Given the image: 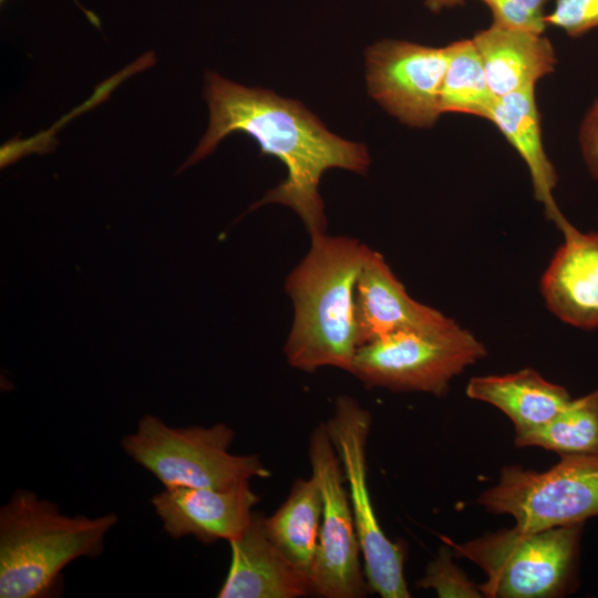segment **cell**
I'll use <instances>...</instances> for the list:
<instances>
[{
  "label": "cell",
  "mask_w": 598,
  "mask_h": 598,
  "mask_svg": "<svg viewBox=\"0 0 598 598\" xmlns=\"http://www.w3.org/2000/svg\"><path fill=\"white\" fill-rule=\"evenodd\" d=\"M204 97L208 127L179 172L208 156L227 135L243 132L258 143L261 154L277 157L287 168V177L250 209L281 204L300 217L310 237L324 234L320 178L329 168L365 174L371 162L367 147L331 133L299 101L244 86L214 72L205 76Z\"/></svg>",
  "instance_id": "6da1fadb"
},
{
  "label": "cell",
  "mask_w": 598,
  "mask_h": 598,
  "mask_svg": "<svg viewBox=\"0 0 598 598\" xmlns=\"http://www.w3.org/2000/svg\"><path fill=\"white\" fill-rule=\"evenodd\" d=\"M370 249L346 236H311L308 254L286 280L295 311L283 349L291 367L305 372L334 367L352 373L359 348L354 291Z\"/></svg>",
  "instance_id": "7a4b0ae2"
},
{
  "label": "cell",
  "mask_w": 598,
  "mask_h": 598,
  "mask_svg": "<svg viewBox=\"0 0 598 598\" xmlns=\"http://www.w3.org/2000/svg\"><path fill=\"white\" fill-rule=\"evenodd\" d=\"M117 520L114 513L69 516L32 491L16 489L0 509V597L50 596L64 567L103 551Z\"/></svg>",
  "instance_id": "3957f363"
},
{
  "label": "cell",
  "mask_w": 598,
  "mask_h": 598,
  "mask_svg": "<svg viewBox=\"0 0 598 598\" xmlns=\"http://www.w3.org/2000/svg\"><path fill=\"white\" fill-rule=\"evenodd\" d=\"M235 432L224 423L175 427L156 415L140 419L121 442L124 452L164 486L225 489L267 477L270 472L256 455L229 452Z\"/></svg>",
  "instance_id": "277c9868"
},
{
  "label": "cell",
  "mask_w": 598,
  "mask_h": 598,
  "mask_svg": "<svg viewBox=\"0 0 598 598\" xmlns=\"http://www.w3.org/2000/svg\"><path fill=\"white\" fill-rule=\"evenodd\" d=\"M582 524L542 530L517 526L476 539L447 542L456 556L478 565L488 598H549L566 591L574 577Z\"/></svg>",
  "instance_id": "5b68a950"
},
{
  "label": "cell",
  "mask_w": 598,
  "mask_h": 598,
  "mask_svg": "<svg viewBox=\"0 0 598 598\" xmlns=\"http://www.w3.org/2000/svg\"><path fill=\"white\" fill-rule=\"evenodd\" d=\"M484 344L453 319L403 329L358 348L352 374L368 388L443 395L453 378L486 355Z\"/></svg>",
  "instance_id": "8992f818"
},
{
  "label": "cell",
  "mask_w": 598,
  "mask_h": 598,
  "mask_svg": "<svg viewBox=\"0 0 598 598\" xmlns=\"http://www.w3.org/2000/svg\"><path fill=\"white\" fill-rule=\"evenodd\" d=\"M477 503L525 530L582 524L598 516V454L564 455L543 472L505 466Z\"/></svg>",
  "instance_id": "52a82bcc"
},
{
  "label": "cell",
  "mask_w": 598,
  "mask_h": 598,
  "mask_svg": "<svg viewBox=\"0 0 598 598\" xmlns=\"http://www.w3.org/2000/svg\"><path fill=\"white\" fill-rule=\"evenodd\" d=\"M324 425L348 483L368 589L383 598H409L403 571L405 547L385 536L369 492L365 451L371 415L355 399L341 395Z\"/></svg>",
  "instance_id": "ba28073f"
},
{
  "label": "cell",
  "mask_w": 598,
  "mask_h": 598,
  "mask_svg": "<svg viewBox=\"0 0 598 598\" xmlns=\"http://www.w3.org/2000/svg\"><path fill=\"white\" fill-rule=\"evenodd\" d=\"M308 456L322 496L318 547L311 570L313 594L324 598H359L368 591L361 548L344 475L324 424L311 433Z\"/></svg>",
  "instance_id": "9c48e42d"
},
{
  "label": "cell",
  "mask_w": 598,
  "mask_h": 598,
  "mask_svg": "<svg viewBox=\"0 0 598 598\" xmlns=\"http://www.w3.org/2000/svg\"><path fill=\"white\" fill-rule=\"evenodd\" d=\"M447 45L433 48L403 40H382L365 52L369 94L400 122L432 127L441 111Z\"/></svg>",
  "instance_id": "30bf717a"
},
{
  "label": "cell",
  "mask_w": 598,
  "mask_h": 598,
  "mask_svg": "<svg viewBox=\"0 0 598 598\" xmlns=\"http://www.w3.org/2000/svg\"><path fill=\"white\" fill-rule=\"evenodd\" d=\"M259 496L244 482L229 488H164L152 497L163 529L174 539L193 536L204 544L231 540L250 525Z\"/></svg>",
  "instance_id": "8fae6325"
},
{
  "label": "cell",
  "mask_w": 598,
  "mask_h": 598,
  "mask_svg": "<svg viewBox=\"0 0 598 598\" xmlns=\"http://www.w3.org/2000/svg\"><path fill=\"white\" fill-rule=\"evenodd\" d=\"M558 229L564 243L540 280L549 311L580 329L598 327V234L581 233L568 220Z\"/></svg>",
  "instance_id": "7c38bea8"
},
{
  "label": "cell",
  "mask_w": 598,
  "mask_h": 598,
  "mask_svg": "<svg viewBox=\"0 0 598 598\" xmlns=\"http://www.w3.org/2000/svg\"><path fill=\"white\" fill-rule=\"evenodd\" d=\"M228 543L231 559L219 598H300L313 592L310 577L267 536L260 514Z\"/></svg>",
  "instance_id": "4fadbf2b"
},
{
  "label": "cell",
  "mask_w": 598,
  "mask_h": 598,
  "mask_svg": "<svg viewBox=\"0 0 598 598\" xmlns=\"http://www.w3.org/2000/svg\"><path fill=\"white\" fill-rule=\"evenodd\" d=\"M354 317L359 347L398 330L440 327L452 320L410 297L384 257L373 249L355 283Z\"/></svg>",
  "instance_id": "5bb4252c"
},
{
  "label": "cell",
  "mask_w": 598,
  "mask_h": 598,
  "mask_svg": "<svg viewBox=\"0 0 598 598\" xmlns=\"http://www.w3.org/2000/svg\"><path fill=\"white\" fill-rule=\"evenodd\" d=\"M472 40L496 99L535 90L536 83L550 74L557 62L550 41L539 33L492 23Z\"/></svg>",
  "instance_id": "9a60e30c"
},
{
  "label": "cell",
  "mask_w": 598,
  "mask_h": 598,
  "mask_svg": "<svg viewBox=\"0 0 598 598\" xmlns=\"http://www.w3.org/2000/svg\"><path fill=\"white\" fill-rule=\"evenodd\" d=\"M466 395L501 410L513 422L515 434L545 424L571 399L564 386L530 368L504 375L474 377L466 385Z\"/></svg>",
  "instance_id": "2e32d148"
},
{
  "label": "cell",
  "mask_w": 598,
  "mask_h": 598,
  "mask_svg": "<svg viewBox=\"0 0 598 598\" xmlns=\"http://www.w3.org/2000/svg\"><path fill=\"white\" fill-rule=\"evenodd\" d=\"M535 90H525L497 97L489 121L493 122L528 167L534 195L544 205L546 216L557 228L566 220L553 190L557 173L544 150Z\"/></svg>",
  "instance_id": "e0dca14e"
},
{
  "label": "cell",
  "mask_w": 598,
  "mask_h": 598,
  "mask_svg": "<svg viewBox=\"0 0 598 598\" xmlns=\"http://www.w3.org/2000/svg\"><path fill=\"white\" fill-rule=\"evenodd\" d=\"M322 516V496L316 480L297 478L288 497L262 525L270 540L311 580Z\"/></svg>",
  "instance_id": "ac0fdd59"
},
{
  "label": "cell",
  "mask_w": 598,
  "mask_h": 598,
  "mask_svg": "<svg viewBox=\"0 0 598 598\" xmlns=\"http://www.w3.org/2000/svg\"><path fill=\"white\" fill-rule=\"evenodd\" d=\"M519 447L537 446L564 455L598 454V388L570 401L545 424L515 434Z\"/></svg>",
  "instance_id": "d6986e66"
},
{
  "label": "cell",
  "mask_w": 598,
  "mask_h": 598,
  "mask_svg": "<svg viewBox=\"0 0 598 598\" xmlns=\"http://www.w3.org/2000/svg\"><path fill=\"white\" fill-rule=\"evenodd\" d=\"M448 59L441 90V111L462 113L489 121L496 97L485 75L472 39L447 45Z\"/></svg>",
  "instance_id": "ffe728a7"
},
{
  "label": "cell",
  "mask_w": 598,
  "mask_h": 598,
  "mask_svg": "<svg viewBox=\"0 0 598 598\" xmlns=\"http://www.w3.org/2000/svg\"><path fill=\"white\" fill-rule=\"evenodd\" d=\"M417 587L433 589L441 598H480V585L474 584L453 561L452 548L443 546L427 565Z\"/></svg>",
  "instance_id": "44dd1931"
},
{
  "label": "cell",
  "mask_w": 598,
  "mask_h": 598,
  "mask_svg": "<svg viewBox=\"0 0 598 598\" xmlns=\"http://www.w3.org/2000/svg\"><path fill=\"white\" fill-rule=\"evenodd\" d=\"M491 10L493 23L543 34L546 6L550 0H481Z\"/></svg>",
  "instance_id": "7402d4cb"
},
{
  "label": "cell",
  "mask_w": 598,
  "mask_h": 598,
  "mask_svg": "<svg viewBox=\"0 0 598 598\" xmlns=\"http://www.w3.org/2000/svg\"><path fill=\"white\" fill-rule=\"evenodd\" d=\"M545 22L569 37H581L598 28V0H556Z\"/></svg>",
  "instance_id": "603a6c76"
},
{
  "label": "cell",
  "mask_w": 598,
  "mask_h": 598,
  "mask_svg": "<svg viewBox=\"0 0 598 598\" xmlns=\"http://www.w3.org/2000/svg\"><path fill=\"white\" fill-rule=\"evenodd\" d=\"M579 144L588 171L598 181V97L582 118Z\"/></svg>",
  "instance_id": "cb8c5ba5"
},
{
  "label": "cell",
  "mask_w": 598,
  "mask_h": 598,
  "mask_svg": "<svg viewBox=\"0 0 598 598\" xmlns=\"http://www.w3.org/2000/svg\"><path fill=\"white\" fill-rule=\"evenodd\" d=\"M463 2V0H425V4L434 12H439L445 8L461 6Z\"/></svg>",
  "instance_id": "d4e9b609"
},
{
  "label": "cell",
  "mask_w": 598,
  "mask_h": 598,
  "mask_svg": "<svg viewBox=\"0 0 598 598\" xmlns=\"http://www.w3.org/2000/svg\"><path fill=\"white\" fill-rule=\"evenodd\" d=\"M1 1H3V0H1Z\"/></svg>",
  "instance_id": "484cf974"
}]
</instances>
